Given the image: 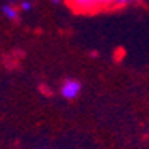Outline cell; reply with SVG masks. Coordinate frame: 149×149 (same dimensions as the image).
Wrapping results in <instances>:
<instances>
[{
  "instance_id": "obj_1",
  "label": "cell",
  "mask_w": 149,
  "mask_h": 149,
  "mask_svg": "<svg viewBox=\"0 0 149 149\" xmlns=\"http://www.w3.org/2000/svg\"><path fill=\"white\" fill-rule=\"evenodd\" d=\"M80 92H82V84L77 79H66L61 84V88H59L61 97L66 98V100H75L80 95Z\"/></svg>"
},
{
  "instance_id": "obj_2",
  "label": "cell",
  "mask_w": 149,
  "mask_h": 149,
  "mask_svg": "<svg viewBox=\"0 0 149 149\" xmlns=\"http://www.w3.org/2000/svg\"><path fill=\"white\" fill-rule=\"evenodd\" d=\"M2 12H3V15L8 18V20H12V22L18 20V15H20V10H18L13 3H7L3 7V10H2Z\"/></svg>"
},
{
  "instance_id": "obj_3",
  "label": "cell",
  "mask_w": 149,
  "mask_h": 149,
  "mask_svg": "<svg viewBox=\"0 0 149 149\" xmlns=\"http://www.w3.org/2000/svg\"><path fill=\"white\" fill-rule=\"evenodd\" d=\"M31 8H33L31 0H22V2H20V10H22V12H31Z\"/></svg>"
},
{
  "instance_id": "obj_4",
  "label": "cell",
  "mask_w": 149,
  "mask_h": 149,
  "mask_svg": "<svg viewBox=\"0 0 149 149\" xmlns=\"http://www.w3.org/2000/svg\"><path fill=\"white\" fill-rule=\"evenodd\" d=\"M134 2H138V0H116L115 2V7H126V5L134 3Z\"/></svg>"
},
{
  "instance_id": "obj_5",
  "label": "cell",
  "mask_w": 149,
  "mask_h": 149,
  "mask_svg": "<svg viewBox=\"0 0 149 149\" xmlns=\"http://www.w3.org/2000/svg\"><path fill=\"white\" fill-rule=\"evenodd\" d=\"M103 2H105V5H107V7H113L116 0H103Z\"/></svg>"
},
{
  "instance_id": "obj_6",
  "label": "cell",
  "mask_w": 149,
  "mask_h": 149,
  "mask_svg": "<svg viewBox=\"0 0 149 149\" xmlns=\"http://www.w3.org/2000/svg\"><path fill=\"white\" fill-rule=\"evenodd\" d=\"M8 3H15V2H22V0H7Z\"/></svg>"
},
{
  "instance_id": "obj_7",
  "label": "cell",
  "mask_w": 149,
  "mask_h": 149,
  "mask_svg": "<svg viewBox=\"0 0 149 149\" xmlns=\"http://www.w3.org/2000/svg\"><path fill=\"white\" fill-rule=\"evenodd\" d=\"M61 2H62V0H53V3H56V5H57V3H61Z\"/></svg>"
}]
</instances>
